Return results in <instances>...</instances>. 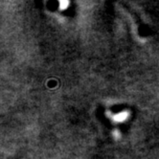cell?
<instances>
[{
	"instance_id": "6da1fadb",
	"label": "cell",
	"mask_w": 159,
	"mask_h": 159,
	"mask_svg": "<svg viewBox=\"0 0 159 159\" xmlns=\"http://www.w3.org/2000/svg\"><path fill=\"white\" fill-rule=\"evenodd\" d=\"M126 113H120V114H118L116 117H115V120L117 121H123L125 118H126Z\"/></svg>"
},
{
	"instance_id": "7a4b0ae2",
	"label": "cell",
	"mask_w": 159,
	"mask_h": 159,
	"mask_svg": "<svg viewBox=\"0 0 159 159\" xmlns=\"http://www.w3.org/2000/svg\"><path fill=\"white\" fill-rule=\"evenodd\" d=\"M67 5H68V2L63 1V2H61V9H65Z\"/></svg>"
}]
</instances>
